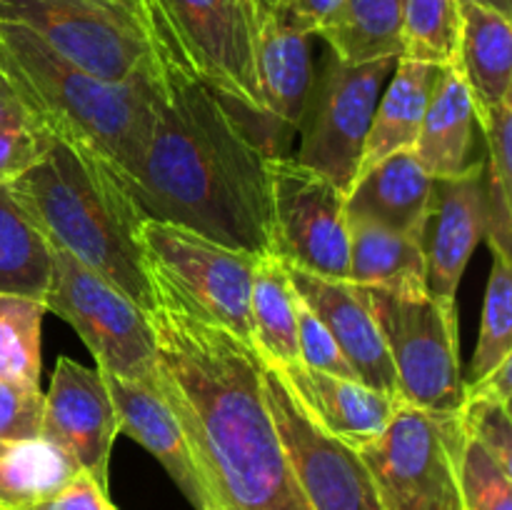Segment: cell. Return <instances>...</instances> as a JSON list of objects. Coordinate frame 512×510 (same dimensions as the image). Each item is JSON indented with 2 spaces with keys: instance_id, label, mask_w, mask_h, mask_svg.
<instances>
[{
  "instance_id": "25",
  "label": "cell",
  "mask_w": 512,
  "mask_h": 510,
  "mask_svg": "<svg viewBox=\"0 0 512 510\" xmlns=\"http://www.w3.org/2000/svg\"><path fill=\"white\" fill-rule=\"evenodd\" d=\"M298 293L288 268L275 253L260 255L250 285V330L253 348L265 363L290 368L298 365Z\"/></svg>"
},
{
  "instance_id": "15",
  "label": "cell",
  "mask_w": 512,
  "mask_h": 510,
  "mask_svg": "<svg viewBox=\"0 0 512 510\" xmlns=\"http://www.w3.org/2000/svg\"><path fill=\"white\" fill-rule=\"evenodd\" d=\"M485 240V163L453 178H433L425 225V280L435 298L455 300L468 260Z\"/></svg>"
},
{
  "instance_id": "14",
  "label": "cell",
  "mask_w": 512,
  "mask_h": 510,
  "mask_svg": "<svg viewBox=\"0 0 512 510\" xmlns=\"http://www.w3.org/2000/svg\"><path fill=\"white\" fill-rule=\"evenodd\" d=\"M118 433V415L103 373L60 355L43 395L40 435L73 455L80 470L108 490L110 453Z\"/></svg>"
},
{
  "instance_id": "6",
  "label": "cell",
  "mask_w": 512,
  "mask_h": 510,
  "mask_svg": "<svg viewBox=\"0 0 512 510\" xmlns=\"http://www.w3.org/2000/svg\"><path fill=\"white\" fill-rule=\"evenodd\" d=\"M365 290L393 360L400 403L430 413H460L465 380L455 300L435 298L428 290L410 295Z\"/></svg>"
},
{
  "instance_id": "8",
  "label": "cell",
  "mask_w": 512,
  "mask_h": 510,
  "mask_svg": "<svg viewBox=\"0 0 512 510\" xmlns=\"http://www.w3.org/2000/svg\"><path fill=\"white\" fill-rule=\"evenodd\" d=\"M48 245L50 285L45 310L73 325L98 360V370L155 383L158 343L148 313L68 250Z\"/></svg>"
},
{
  "instance_id": "42",
  "label": "cell",
  "mask_w": 512,
  "mask_h": 510,
  "mask_svg": "<svg viewBox=\"0 0 512 510\" xmlns=\"http://www.w3.org/2000/svg\"><path fill=\"white\" fill-rule=\"evenodd\" d=\"M253 5H255V13H258V23H263V20L270 18V15L285 10L288 0H253Z\"/></svg>"
},
{
  "instance_id": "21",
  "label": "cell",
  "mask_w": 512,
  "mask_h": 510,
  "mask_svg": "<svg viewBox=\"0 0 512 510\" xmlns=\"http://www.w3.org/2000/svg\"><path fill=\"white\" fill-rule=\"evenodd\" d=\"M460 45L455 65L473 98L475 118L512 100V23L475 3H460Z\"/></svg>"
},
{
  "instance_id": "32",
  "label": "cell",
  "mask_w": 512,
  "mask_h": 510,
  "mask_svg": "<svg viewBox=\"0 0 512 510\" xmlns=\"http://www.w3.org/2000/svg\"><path fill=\"white\" fill-rule=\"evenodd\" d=\"M512 355V265L510 258L493 253L488 288H485L480 338L470 365V383L493 373Z\"/></svg>"
},
{
  "instance_id": "38",
  "label": "cell",
  "mask_w": 512,
  "mask_h": 510,
  "mask_svg": "<svg viewBox=\"0 0 512 510\" xmlns=\"http://www.w3.org/2000/svg\"><path fill=\"white\" fill-rule=\"evenodd\" d=\"M25 510H118L110 500L108 490L98 483L90 473L80 470L75 478H70L58 493L40 503L30 505Z\"/></svg>"
},
{
  "instance_id": "1",
  "label": "cell",
  "mask_w": 512,
  "mask_h": 510,
  "mask_svg": "<svg viewBox=\"0 0 512 510\" xmlns=\"http://www.w3.org/2000/svg\"><path fill=\"white\" fill-rule=\"evenodd\" d=\"M158 385L185 430L205 498L223 510H313L278 438L260 378V355L193 313L150 270Z\"/></svg>"
},
{
  "instance_id": "33",
  "label": "cell",
  "mask_w": 512,
  "mask_h": 510,
  "mask_svg": "<svg viewBox=\"0 0 512 510\" xmlns=\"http://www.w3.org/2000/svg\"><path fill=\"white\" fill-rule=\"evenodd\" d=\"M463 510H512V470L465 435L458 463Z\"/></svg>"
},
{
  "instance_id": "45",
  "label": "cell",
  "mask_w": 512,
  "mask_h": 510,
  "mask_svg": "<svg viewBox=\"0 0 512 510\" xmlns=\"http://www.w3.org/2000/svg\"><path fill=\"white\" fill-rule=\"evenodd\" d=\"M0 510H3V508H0Z\"/></svg>"
},
{
  "instance_id": "24",
  "label": "cell",
  "mask_w": 512,
  "mask_h": 510,
  "mask_svg": "<svg viewBox=\"0 0 512 510\" xmlns=\"http://www.w3.org/2000/svg\"><path fill=\"white\" fill-rule=\"evenodd\" d=\"M348 230L350 283L400 295L428 290L425 250L420 240L363 220H348Z\"/></svg>"
},
{
  "instance_id": "22",
  "label": "cell",
  "mask_w": 512,
  "mask_h": 510,
  "mask_svg": "<svg viewBox=\"0 0 512 510\" xmlns=\"http://www.w3.org/2000/svg\"><path fill=\"white\" fill-rule=\"evenodd\" d=\"M475 108L463 73L455 63L443 65L425 108L415 158L430 178H453L470 165Z\"/></svg>"
},
{
  "instance_id": "11",
  "label": "cell",
  "mask_w": 512,
  "mask_h": 510,
  "mask_svg": "<svg viewBox=\"0 0 512 510\" xmlns=\"http://www.w3.org/2000/svg\"><path fill=\"white\" fill-rule=\"evenodd\" d=\"M395 60L398 58L345 63L328 50L323 68L310 83L298 128L303 138L293 158L318 170L345 195L353 188L375 105L385 78L393 73Z\"/></svg>"
},
{
  "instance_id": "27",
  "label": "cell",
  "mask_w": 512,
  "mask_h": 510,
  "mask_svg": "<svg viewBox=\"0 0 512 510\" xmlns=\"http://www.w3.org/2000/svg\"><path fill=\"white\" fill-rule=\"evenodd\" d=\"M405 0H343L333 23L320 33L330 53L345 63L400 58Z\"/></svg>"
},
{
  "instance_id": "3",
  "label": "cell",
  "mask_w": 512,
  "mask_h": 510,
  "mask_svg": "<svg viewBox=\"0 0 512 510\" xmlns=\"http://www.w3.org/2000/svg\"><path fill=\"white\" fill-rule=\"evenodd\" d=\"M150 68L128 83H108L60 58L30 30L0 23V80L30 123L98 163L123 190L148 143Z\"/></svg>"
},
{
  "instance_id": "28",
  "label": "cell",
  "mask_w": 512,
  "mask_h": 510,
  "mask_svg": "<svg viewBox=\"0 0 512 510\" xmlns=\"http://www.w3.org/2000/svg\"><path fill=\"white\" fill-rule=\"evenodd\" d=\"M50 285V245L0 185V295L40 300Z\"/></svg>"
},
{
  "instance_id": "30",
  "label": "cell",
  "mask_w": 512,
  "mask_h": 510,
  "mask_svg": "<svg viewBox=\"0 0 512 510\" xmlns=\"http://www.w3.org/2000/svg\"><path fill=\"white\" fill-rule=\"evenodd\" d=\"M460 25V0H405L400 58L418 60L435 68L455 63Z\"/></svg>"
},
{
  "instance_id": "43",
  "label": "cell",
  "mask_w": 512,
  "mask_h": 510,
  "mask_svg": "<svg viewBox=\"0 0 512 510\" xmlns=\"http://www.w3.org/2000/svg\"><path fill=\"white\" fill-rule=\"evenodd\" d=\"M460 3L483 5V8L495 10V13L505 15V18H510V15H512V0H460Z\"/></svg>"
},
{
  "instance_id": "31",
  "label": "cell",
  "mask_w": 512,
  "mask_h": 510,
  "mask_svg": "<svg viewBox=\"0 0 512 510\" xmlns=\"http://www.w3.org/2000/svg\"><path fill=\"white\" fill-rule=\"evenodd\" d=\"M40 300L0 295V378L40 388V335L43 315Z\"/></svg>"
},
{
  "instance_id": "16",
  "label": "cell",
  "mask_w": 512,
  "mask_h": 510,
  "mask_svg": "<svg viewBox=\"0 0 512 510\" xmlns=\"http://www.w3.org/2000/svg\"><path fill=\"white\" fill-rule=\"evenodd\" d=\"M295 293L308 303L328 328L345 360L353 365L360 383L398 398L393 360L385 348L383 333L375 320L368 290L350 280L323 278V275L305 273V270L285 265Z\"/></svg>"
},
{
  "instance_id": "7",
  "label": "cell",
  "mask_w": 512,
  "mask_h": 510,
  "mask_svg": "<svg viewBox=\"0 0 512 510\" xmlns=\"http://www.w3.org/2000/svg\"><path fill=\"white\" fill-rule=\"evenodd\" d=\"M465 443L460 413L400 403L373 443L358 450L385 510H463L458 463Z\"/></svg>"
},
{
  "instance_id": "26",
  "label": "cell",
  "mask_w": 512,
  "mask_h": 510,
  "mask_svg": "<svg viewBox=\"0 0 512 510\" xmlns=\"http://www.w3.org/2000/svg\"><path fill=\"white\" fill-rule=\"evenodd\" d=\"M78 473L73 455L43 435L0 440V508H30L58 493Z\"/></svg>"
},
{
  "instance_id": "13",
  "label": "cell",
  "mask_w": 512,
  "mask_h": 510,
  "mask_svg": "<svg viewBox=\"0 0 512 510\" xmlns=\"http://www.w3.org/2000/svg\"><path fill=\"white\" fill-rule=\"evenodd\" d=\"M265 403L295 480L313 510H385L353 445L325 433L275 365L260 358Z\"/></svg>"
},
{
  "instance_id": "39",
  "label": "cell",
  "mask_w": 512,
  "mask_h": 510,
  "mask_svg": "<svg viewBox=\"0 0 512 510\" xmlns=\"http://www.w3.org/2000/svg\"><path fill=\"white\" fill-rule=\"evenodd\" d=\"M343 8V0H288L283 13L305 35H320Z\"/></svg>"
},
{
  "instance_id": "40",
  "label": "cell",
  "mask_w": 512,
  "mask_h": 510,
  "mask_svg": "<svg viewBox=\"0 0 512 510\" xmlns=\"http://www.w3.org/2000/svg\"><path fill=\"white\" fill-rule=\"evenodd\" d=\"M105 3L125 10L130 18L138 20V23L143 25L145 33H148L150 40L160 38V23H158V15H155L153 0H105Z\"/></svg>"
},
{
  "instance_id": "37",
  "label": "cell",
  "mask_w": 512,
  "mask_h": 510,
  "mask_svg": "<svg viewBox=\"0 0 512 510\" xmlns=\"http://www.w3.org/2000/svg\"><path fill=\"white\" fill-rule=\"evenodd\" d=\"M50 135L38 128H0V185L33 168L45 155Z\"/></svg>"
},
{
  "instance_id": "19",
  "label": "cell",
  "mask_w": 512,
  "mask_h": 510,
  "mask_svg": "<svg viewBox=\"0 0 512 510\" xmlns=\"http://www.w3.org/2000/svg\"><path fill=\"white\" fill-rule=\"evenodd\" d=\"M433 178L420 168L413 150H400L358 175L345 195V218L425 238Z\"/></svg>"
},
{
  "instance_id": "29",
  "label": "cell",
  "mask_w": 512,
  "mask_h": 510,
  "mask_svg": "<svg viewBox=\"0 0 512 510\" xmlns=\"http://www.w3.org/2000/svg\"><path fill=\"white\" fill-rule=\"evenodd\" d=\"M488 143L485 165V240L495 255L512 250V100L475 118Z\"/></svg>"
},
{
  "instance_id": "9",
  "label": "cell",
  "mask_w": 512,
  "mask_h": 510,
  "mask_svg": "<svg viewBox=\"0 0 512 510\" xmlns=\"http://www.w3.org/2000/svg\"><path fill=\"white\" fill-rule=\"evenodd\" d=\"M138 243L148 268L168 280L200 320L253 348L250 285L260 255L228 248L180 225L143 218Z\"/></svg>"
},
{
  "instance_id": "36",
  "label": "cell",
  "mask_w": 512,
  "mask_h": 510,
  "mask_svg": "<svg viewBox=\"0 0 512 510\" xmlns=\"http://www.w3.org/2000/svg\"><path fill=\"white\" fill-rule=\"evenodd\" d=\"M43 393L40 388L0 378V440L40 435Z\"/></svg>"
},
{
  "instance_id": "5",
  "label": "cell",
  "mask_w": 512,
  "mask_h": 510,
  "mask_svg": "<svg viewBox=\"0 0 512 510\" xmlns=\"http://www.w3.org/2000/svg\"><path fill=\"white\" fill-rule=\"evenodd\" d=\"M153 8L160 38L170 40L185 68L233 108L265 150L260 23L253 0H153Z\"/></svg>"
},
{
  "instance_id": "34",
  "label": "cell",
  "mask_w": 512,
  "mask_h": 510,
  "mask_svg": "<svg viewBox=\"0 0 512 510\" xmlns=\"http://www.w3.org/2000/svg\"><path fill=\"white\" fill-rule=\"evenodd\" d=\"M460 420L468 438L478 440L490 455H495L505 468L512 470V423L508 403L465 395Z\"/></svg>"
},
{
  "instance_id": "44",
  "label": "cell",
  "mask_w": 512,
  "mask_h": 510,
  "mask_svg": "<svg viewBox=\"0 0 512 510\" xmlns=\"http://www.w3.org/2000/svg\"><path fill=\"white\" fill-rule=\"evenodd\" d=\"M208 510H223L218 503H208Z\"/></svg>"
},
{
  "instance_id": "4",
  "label": "cell",
  "mask_w": 512,
  "mask_h": 510,
  "mask_svg": "<svg viewBox=\"0 0 512 510\" xmlns=\"http://www.w3.org/2000/svg\"><path fill=\"white\" fill-rule=\"evenodd\" d=\"M8 190L48 243L110 280L145 313L155 308L153 278L138 243L143 215L98 163L50 138L43 158Z\"/></svg>"
},
{
  "instance_id": "23",
  "label": "cell",
  "mask_w": 512,
  "mask_h": 510,
  "mask_svg": "<svg viewBox=\"0 0 512 510\" xmlns=\"http://www.w3.org/2000/svg\"><path fill=\"white\" fill-rule=\"evenodd\" d=\"M438 70L440 68L435 65L418 63V60H395L393 80L375 105L373 123H370L368 138H365L363 158H360L355 178L388 155L415 148Z\"/></svg>"
},
{
  "instance_id": "2",
  "label": "cell",
  "mask_w": 512,
  "mask_h": 510,
  "mask_svg": "<svg viewBox=\"0 0 512 510\" xmlns=\"http://www.w3.org/2000/svg\"><path fill=\"white\" fill-rule=\"evenodd\" d=\"M150 43V133L125 193L143 218L250 255L273 253L268 153L168 38Z\"/></svg>"
},
{
  "instance_id": "10",
  "label": "cell",
  "mask_w": 512,
  "mask_h": 510,
  "mask_svg": "<svg viewBox=\"0 0 512 510\" xmlns=\"http://www.w3.org/2000/svg\"><path fill=\"white\" fill-rule=\"evenodd\" d=\"M0 23H15L53 53L108 83H128L153 63L148 33L105 0H0Z\"/></svg>"
},
{
  "instance_id": "41",
  "label": "cell",
  "mask_w": 512,
  "mask_h": 510,
  "mask_svg": "<svg viewBox=\"0 0 512 510\" xmlns=\"http://www.w3.org/2000/svg\"><path fill=\"white\" fill-rule=\"evenodd\" d=\"M0 128H35L3 80H0Z\"/></svg>"
},
{
  "instance_id": "18",
  "label": "cell",
  "mask_w": 512,
  "mask_h": 510,
  "mask_svg": "<svg viewBox=\"0 0 512 510\" xmlns=\"http://www.w3.org/2000/svg\"><path fill=\"white\" fill-rule=\"evenodd\" d=\"M278 370L285 375L310 418L325 433L353 445L355 450L373 443L400 405L398 398L368 388L360 380L320 373L300 363Z\"/></svg>"
},
{
  "instance_id": "35",
  "label": "cell",
  "mask_w": 512,
  "mask_h": 510,
  "mask_svg": "<svg viewBox=\"0 0 512 510\" xmlns=\"http://www.w3.org/2000/svg\"><path fill=\"white\" fill-rule=\"evenodd\" d=\"M295 315H298V358L300 365L310 370H320V373L338 375V378L358 380L353 365L345 360L343 350L338 348L333 335L328 333L318 315L308 308L303 298L298 295V305H295Z\"/></svg>"
},
{
  "instance_id": "12",
  "label": "cell",
  "mask_w": 512,
  "mask_h": 510,
  "mask_svg": "<svg viewBox=\"0 0 512 510\" xmlns=\"http://www.w3.org/2000/svg\"><path fill=\"white\" fill-rule=\"evenodd\" d=\"M273 253L285 265L348 280L350 230L345 193L293 155L268 158Z\"/></svg>"
},
{
  "instance_id": "20",
  "label": "cell",
  "mask_w": 512,
  "mask_h": 510,
  "mask_svg": "<svg viewBox=\"0 0 512 510\" xmlns=\"http://www.w3.org/2000/svg\"><path fill=\"white\" fill-rule=\"evenodd\" d=\"M258 73L265 105V153L273 158V128L293 133L300 128L315 75L310 35L295 28L283 10L260 23Z\"/></svg>"
},
{
  "instance_id": "17",
  "label": "cell",
  "mask_w": 512,
  "mask_h": 510,
  "mask_svg": "<svg viewBox=\"0 0 512 510\" xmlns=\"http://www.w3.org/2000/svg\"><path fill=\"white\" fill-rule=\"evenodd\" d=\"M103 378L115 405L120 433L143 445L163 465L165 473L195 510H208V498H205L193 450L158 380L143 383V380H130L115 373H103Z\"/></svg>"
}]
</instances>
